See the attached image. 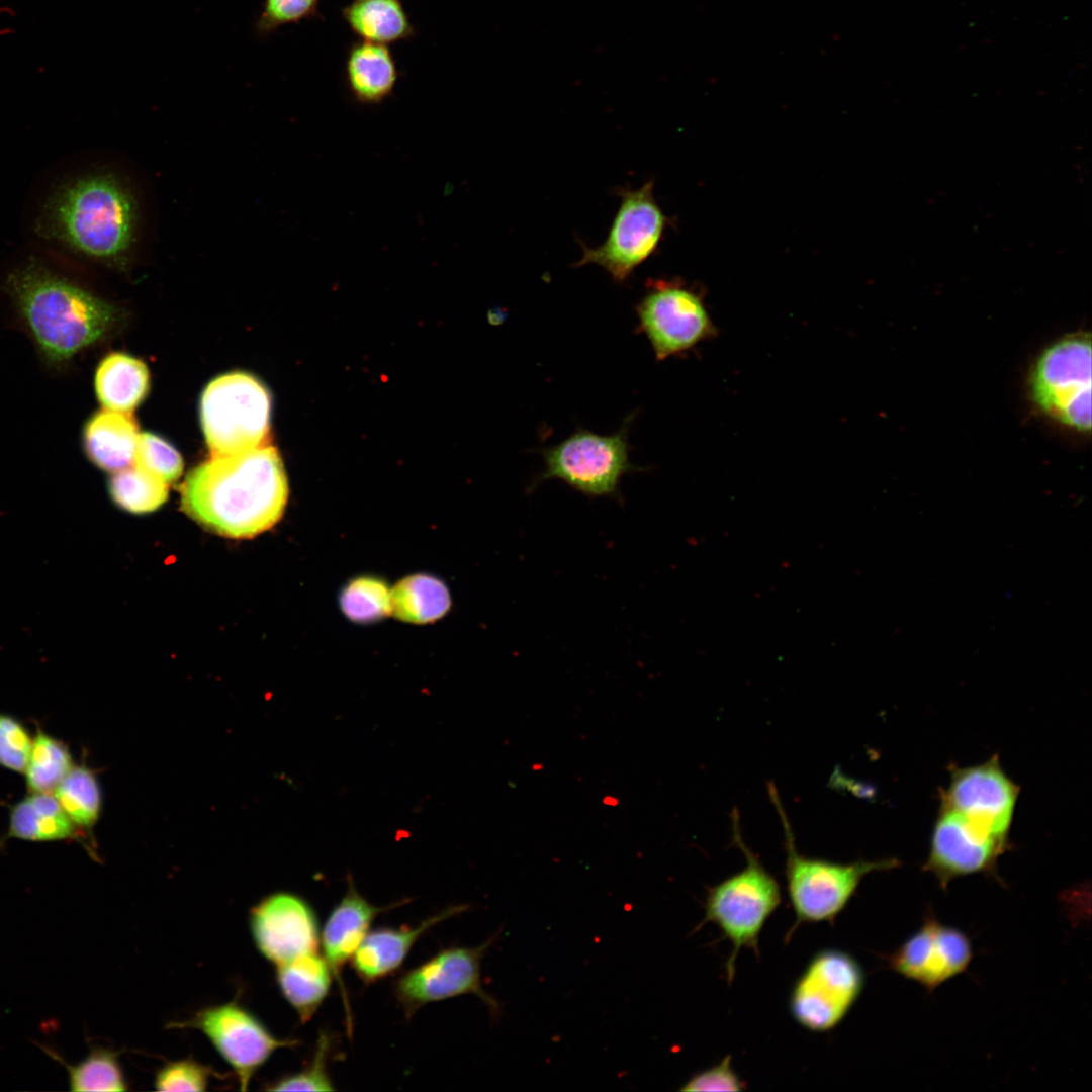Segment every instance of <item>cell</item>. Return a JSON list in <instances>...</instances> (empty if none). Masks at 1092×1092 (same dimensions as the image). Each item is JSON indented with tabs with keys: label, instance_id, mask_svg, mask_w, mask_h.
<instances>
[{
	"label": "cell",
	"instance_id": "obj_1",
	"mask_svg": "<svg viewBox=\"0 0 1092 1092\" xmlns=\"http://www.w3.org/2000/svg\"><path fill=\"white\" fill-rule=\"evenodd\" d=\"M289 495L276 448L211 456L193 468L180 486L181 509L208 532L251 539L282 518Z\"/></svg>",
	"mask_w": 1092,
	"mask_h": 1092
},
{
	"label": "cell",
	"instance_id": "obj_2",
	"mask_svg": "<svg viewBox=\"0 0 1092 1092\" xmlns=\"http://www.w3.org/2000/svg\"><path fill=\"white\" fill-rule=\"evenodd\" d=\"M8 289L42 358L60 365L102 339L117 309L34 263L8 278Z\"/></svg>",
	"mask_w": 1092,
	"mask_h": 1092
},
{
	"label": "cell",
	"instance_id": "obj_3",
	"mask_svg": "<svg viewBox=\"0 0 1092 1092\" xmlns=\"http://www.w3.org/2000/svg\"><path fill=\"white\" fill-rule=\"evenodd\" d=\"M49 212L56 236L86 256L113 259L129 247L133 202L110 176H89L66 185L52 200Z\"/></svg>",
	"mask_w": 1092,
	"mask_h": 1092
},
{
	"label": "cell",
	"instance_id": "obj_4",
	"mask_svg": "<svg viewBox=\"0 0 1092 1092\" xmlns=\"http://www.w3.org/2000/svg\"><path fill=\"white\" fill-rule=\"evenodd\" d=\"M732 819L734 841L743 852L746 866L708 891L704 918L697 927L714 923L731 941L733 949L726 963L729 981L733 979L735 961L742 947L759 953V934L782 900L778 881L743 841L736 811Z\"/></svg>",
	"mask_w": 1092,
	"mask_h": 1092
},
{
	"label": "cell",
	"instance_id": "obj_5",
	"mask_svg": "<svg viewBox=\"0 0 1092 1092\" xmlns=\"http://www.w3.org/2000/svg\"><path fill=\"white\" fill-rule=\"evenodd\" d=\"M768 794L784 829L787 889L796 916L794 930L802 923L834 922L868 874L898 866V860L894 858L840 863L800 854L781 799L771 783Z\"/></svg>",
	"mask_w": 1092,
	"mask_h": 1092
},
{
	"label": "cell",
	"instance_id": "obj_6",
	"mask_svg": "<svg viewBox=\"0 0 1092 1092\" xmlns=\"http://www.w3.org/2000/svg\"><path fill=\"white\" fill-rule=\"evenodd\" d=\"M271 396L253 375L232 372L213 379L200 400V420L211 456H229L268 444Z\"/></svg>",
	"mask_w": 1092,
	"mask_h": 1092
},
{
	"label": "cell",
	"instance_id": "obj_7",
	"mask_svg": "<svg viewBox=\"0 0 1092 1092\" xmlns=\"http://www.w3.org/2000/svg\"><path fill=\"white\" fill-rule=\"evenodd\" d=\"M634 416L630 414L611 435L580 428L544 449V470L538 481L558 479L588 497H619L623 476L640 470L630 460L628 434Z\"/></svg>",
	"mask_w": 1092,
	"mask_h": 1092
},
{
	"label": "cell",
	"instance_id": "obj_8",
	"mask_svg": "<svg viewBox=\"0 0 1092 1092\" xmlns=\"http://www.w3.org/2000/svg\"><path fill=\"white\" fill-rule=\"evenodd\" d=\"M1036 407L1052 420L1080 433L1091 430V340L1066 336L1045 348L1029 375Z\"/></svg>",
	"mask_w": 1092,
	"mask_h": 1092
},
{
	"label": "cell",
	"instance_id": "obj_9",
	"mask_svg": "<svg viewBox=\"0 0 1092 1092\" xmlns=\"http://www.w3.org/2000/svg\"><path fill=\"white\" fill-rule=\"evenodd\" d=\"M864 979L861 966L849 953L820 950L793 985L789 999L793 1018L813 1032L833 1029L858 1000Z\"/></svg>",
	"mask_w": 1092,
	"mask_h": 1092
},
{
	"label": "cell",
	"instance_id": "obj_10",
	"mask_svg": "<svg viewBox=\"0 0 1092 1092\" xmlns=\"http://www.w3.org/2000/svg\"><path fill=\"white\" fill-rule=\"evenodd\" d=\"M635 310L637 331L657 361L684 355L717 334L703 298L679 282L649 281Z\"/></svg>",
	"mask_w": 1092,
	"mask_h": 1092
},
{
	"label": "cell",
	"instance_id": "obj_11",
	"mask_svg": "<svg viewBox=\"0 0 1092 1092\" xmlns=\"http://www.w3.org/2000/svg\"><path fill=\"white\" fill-rule=\"evenodd\" d=\"M621 203L607 239L598 247L582 245L575 266L603 268L617 283H624L656 250L666 217L653 196V183L637 189H621Z\"/></svg>",
	"mask_w": 1092,
	"mask_h": 1092
},
{
	"label": "cell",
	"instance_id": "obj_12",
	"mask_svg": "<svg viewBox=\"0 0 1092 1092\" xmlns=\"http://www.w3.org/2000/svg\"><path fill=\"white\" fill-rule=\"evenodd\" d=\"M497 933L474 947L443 948L428 961L403 972L394 982L393 990L405 1018L410 1019L427 1004L467 994L478 997L492 1016H497L500 1005L481 984V960L496 940Z\"/></svg>",
	"mask_w": 1092,
	"mask_h": 1092
},
{
	"label": "cell",
	"instance_id": "obj_13",
	"mask_svg": "<svg viewBox=\"0 0 1092 1092\" xmlns=\"http://www.w3.org/2000/svg\"><path fill=\"white\" fill-rule=\"evenodd\" d=\"M176 1026L200 1030L234 1070L242 1091L248 1089L254 1074L276 1050L298 1044L297 1040L274 1036L254 1014L236 1002L203 1008Z\"/></svg>",
	"mask_w": 1092,
	"mask_h": 1092
},
{
	"label": "cell",
	"instance_id": "obj_14",
	"mask_svg": "<svg viewBox=\"0 0 1092 1092\" xmlns=\"http://www.w3.org/2000/svg\"><path fill=\"white\" fill-rule=\"evenodd\" d=\"M1019 791L994 755L978 765L952 767L940 807L957 812L979 830L1008 841Z\"/></svg>",
	"mask_w": 1092,
	"mask_h": 1092
},
{
	"label": "cell",
	"instance_id": "obj_15",
	"mask_svg": "<svg viewBox=\"0 0 1092 1092\" xmlns=\"http://www.w3.org/2000/svg\"><path fill=\"white\" fill-rule=\"evenodd\" d=\"M1007 847L1008 841L979 830L957 812L940 807L923 870L934 875L945 890L959 877L996 874L997 860Z\"/></svg>",
	"mask_w": 1092,
	"mask_h": 1092
},
{
	"label": "cell",
	"instance_id": "obj_16",
	"mask_svg": "<svg viewBox=\"0 0 1092 1092\" xmlns=\"http://www.w3.org/2000/svg\"><path fill=\"white\" fill-rule=\"evenodd\" d=\"M972 958L971 941L963 931L928 915L887 962L893 971L932 992L965 972Z\"/></svg>",
	"mask_w": 1092,
	"mask_h": 1092
},
{
	"label": "cell",
	"instance_id": "obj_17",
	"mask_svg": "<svg viewBox=\"0 0 1092 1092\" xmlns=\"http://www.w3.org/2000/svg\"><path fill=\"white\" fill-rule=\"evenodd\" d=\"M250 925L257 948L275 966L318 950L316 914L293 893L277 892L261 900L251 911Z\"/></svg>",
	"mask_w": 1092,
	"mask_h": 1092
},
{
	"label": "cell",
	"instance_id": "obj_18",
	"mask_svg": "<svg viewBox=\"0 0 1092 1092\" xmlns=\"http://www.w3.org/2000/svg\"><path fill=\"white\" fill-rule=\"evenodd\" d=\"M401 900L387 906L370 903L360 894L351 875H348L347 890L341 901L333 908L320 935L322 956L329 965L334 980L340 986L346 1012L348 1028H352L347 994L342 980V971L369 931L373 920L386 911L407 903Z\"/></svg>",
	"mask_w": 1092,
	"mask_h": 1092
},
{
	"label": "cell",
	"instance_id": "obj_19",
	"mask_svg": "<svg viewBox=\"0 0 1092 1092\" xmlns=\"http://www.w3.org/2000/svg\"><path fill=\"white\" fill-rule=\"evenodd\" d=\"M468 905H453L422 920L417 926L379 927L369 930L350 963L357 977L366 985L395 973L416 942L437 924L461 914Z\"/></svg>",
	"mask_w": 1092,
	"mask_h": 1092
},
{
	"label": "cell",
	"instance_id": "obj_20",
	"mask_svg": "<svg viewBox=\"0 0 1092 1092\" xmlns=\"http://www.w3.org/2000/svg\"><path fill=\"white\" fill-rule=\"evenodd\" d=\"M139 427L129 413L104 410L93 415L83 431V447L98 468L117 472L134 462Z\"/></svg>",
	"mask_w": 1092,
	"mask_h": 1092
},
{
	"label": "cell",
	"instance_id": "obj_21",
	"mask_svg": "<svg viewBox=\"0 0 1092 1092\" xmlns=\"http://www.w3.org/2000/svg\"><path fill=\"white\" fill-rule=\"evenodd\" d=\"M345 76L356 101L379 104L392 93L398 72L387 44L359 40L348 50Z\"/></svg>",
	"mask_w": 1092,
	"mask_h": 1092
},
{
	"label": "cell",
	"instance_id": "obj_22",
	"mask_svg": "<svg viewBox=\"0 0 1092 1092\" xmlns=\"http://www.w3.org/2000/svg\"><path fill=\"white\" fill-rule=\"evenodd\" d=\"M333 974L317 951L276 966L277 985L302 1023L309 1021L327 998Z\"/></svg>",
	"mask_w": 1092,
	"mask_h": 1092
},
{
	"label": "cell",
	"instance_id": "obj_23",
	"mask_svg": "<svg viewBox=\"0 0 1092 1092\" xmlns=\"http://www.w3.org/2000/svg\"><path fill=\"white\" fill-rule=\"evenodd\" d=\"M78 833L53 794L29 793L10 808L8 831L2 841H60L75 838Z\"/></svg>",
	"mask_w": 1092,
	"mask_h": 1092
},
{
	"label": "cell",
	"instance_id": "obj_24",
	"mask_svg": "<svg viewBox=\"0 0 1092 1092\" xmlns=\"http://www.w3.org/2000/svg\"><path fill=\"white\" fill-rule=\"evenodd\" d=\"M95 390L105 410L130 413L145 398L150 387L146 364L124 353H111L98 365Z\"/></svg>",
	"mask_w": 1092,
	"mask_h": 1092
},
{
	"label": "cell",
	"instance_id": "obj_25",
	"mask_svg": "<svg viewBox=\"0 0 1092 1092\" xmlns=\"http://www.w3.org/2000/svg\"><path fill=\"white\" fill-rule=\"evenodd\" d=\"M391 615L410 624L434 623L452 605L450 592L439 577L415 573L401 578L390 592Z\"/></svg>",
	"mask_w": 1092,
	"mask_h": 1092
},
{
	"label": "cell",
	"instance_id": "obj_26",
	"mask_svg": "<svg viewBox=\"0 0 1092 1092\" xmlns=\"http://www.w3.org/2000/svg\"><path fill=\"white\" fill-rule=\"evenodd\" d=\"M341 13L361 40L389 44L410 39L415 32L400 0H352Z\"/></svg>",
	"mask_w": 1092,
	"mask_h": 1092
},
{
	"label": "cell",
	"instance_id": "obj_27",
	"mask_svg": "<svg viewBox=\"0 0 1092 1092\" xmlns=\"http://www.w3.org/2000/svg\"><path fill=\"white\" fill-rule=\"evenodd\" d=\"M41 1048L66 1068L71 1091H126L128 1089L118 1054L113 1050L99 1045L92 1046L84 1059L71 1065L65 1062L57 1052Z\"/></svg>",
	"mask_w": 1092,
	"mask_h": 1092
},
{
	"label": "cell",
	"instance_id": "obj_28",
	"mask_svg": "<svg viewBox=\"0 0 1092 1092\" xmlns=\"http://www.w3.org/2000/svg\"><path fill=\"white\" fill-rule=\"evenodd\" d=\"M73 766L67 745L37 727L23 772L28 792L53 794Z\"/></svg>",
	"mask_w": 1092,
	"mask_h": 1092
},
{
	"label": "cell",
	"instance_id": "obj_29",
	"mask_svg": "<svg viewBox=\"0 0 1092 1092\" xmlns=\"http://www.w3.org/2000/svg\"><path fill=\"white\" fill-rule=\"evenodd\" d=\"M53 795L78 829H89L97 822L101 811V791L95 774L89 767L74 765Z\"/></svg>",
	"mask_w": 1092,
	"mask_h": 1092
},
{
	"label": "cell",
	"instance_id": "obj_30",
	"mask_svg": "<svg viewBox=\"0 0 1092 1092\" xmlns=\"http://www.w3.org/2000/svg\"><path fill=\"white\" fill-rule=\"evenodd\" d=\"M108 489L119 508L134 514L156 511L169 494L168 483L134 464L114 472Z\"/></svg>",
	"mask_w": 1092,
	"mask_h": 1092
},
{
	"label": "cell",
	"instance_id": "obj_31",
	"mask_svg": "<svg viewBox=\"0 0 1092 1092\" xmlns=\"http://www.w3.org/2000/svg\"><path fill=\"white\" fill-rule=\"evenodd\" d=\"M391 587L374 575H361L348 581L339 596L341 612L357 624L376 623L391 615Z\"/></svg>",
	"mask_w": 1092,
	"mask_h": 1092
},
{
	"label": "cell",
	"instance_id": "obj_32",
	"mask_svg": "<svg viewBox=\"0 0 1092 1092\" xmlns=\"http://www.w3.org/2000/svg\"><path fill=\"white\" fill-rule=\"evenodd\" d=\"M333 1035L320 1032L311 1059L306 1066L293 1074L283 1076L266 1086L268 1091H334L329 1073V1063L334 1049Z\"/></svg>",
	"mask_w": 1092,
	"mask_h": 1092
},
{
	"label": "cell",
	"instance_id": "obj_33",
	"mask_svg": "<svg viewBox=\"0 0 1092 1092\" xmlns=\"http://www.w3.org/2000/svg\"><path fill=\"white\" fill-rule=\"evenodd\" d=\"M133 464L168 484L175 482L183 472L180 453L166 440L152 433L140 434Z\"/></svg>",
	"mask_w": 1092,
	"mask_h": 1092
},
{
	"label": "cell",
	"instance_id": "obj_34",
	"mask_svg": "<svg viewBox=\"0 0 1092 1092\" xmlns=\"http://www.w3.org/2000/svg\"><path fill=\"white\" fill-rule=\"evenodd\" d=\"M320 0H264L255 22L256 34L267 37L280 27L318 15Z\"/></svg>",
	"mask_w": 1092,
	"mask_h": 1092
},
{
	"label": "cell",
	"instance_id": "obj_35",
	"mask_svg": "<svg viewBox=\"0 0 1092 1092\" xmlns=\"http://www.w3.org/2000/svg\"><path fill=\"white\" fill-rule=\"evenodd\" d=\"M211 1069L191 1059L172 1061L160 1068L155 1076L154 1087L158 1091L206 1090Z\"/></svg>",
	"mask_w": 1092,
	"mask_h": 1092
},
{
	"label": "cell",
	"instance_id": "obj_36",
	"mask_svg": "<svg viewBox=\"0 0 1092 1092\" xmlns=\"http://www.w3.org/2000/svg\"><path fill=\"white\" fill-rule=\"evenodd\" d=\"M33 737L22 722L0 713V765L23 774L28 761Z\"/></svg>",
	"mask_w": 1092,
	"mask_h": 1092
},
{
	"label": "cell",
	"instance_id": "obj_37",
	"mask_svg": "<svg viewBox=\"0 0 1092 1092\" xmlns=\"http://www.w3.org/2000/svg\"><path fill=\"white\" fill-rule=\"evenodd\" d=\"M746 1088L731 1066V1056H726L717 1065L693 1075L680 1088V1091H726L739 1092Z\"/></svg>",
	"mask_w": 1092,
	"mask_h": 1092
}]
</instances>
